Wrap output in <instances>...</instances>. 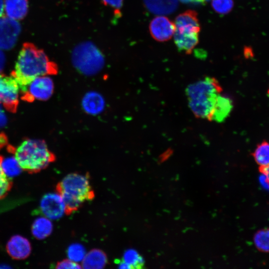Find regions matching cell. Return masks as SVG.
Wrapping results in <instances>:
<instances>
[{
	"label": "cell",
	"instance_id": "obj_1",
	"mask_svg": "<svg viewBox=\"0 0 269 269\" xmlns=\"http://www.w3.org/2000/svg\"><path fill=\"white\" fill-rule=\"evenodd\" d=\"M57 65L44 53L31 43H25L21 49L12 75L21 90L33 79L43 75L57 74Z\"/></svg>",
	"mask_w": 269,
	"mask_h": 269
},
{
	"label": "cell",
	"instance_id": "obj_2",
	"mask_svg": "<svg viewBox=\"0 0 269 269\" xmlns=\"http://www.w3.org/2000/svg\"><path fill=\"white\" fill-rule=\"evenodd\" d=\"M222 91L218 80L211 77L189 85L186 94L189 106L195 116L212 121L215 102Z\"/></svg>",
	"mask_w": 269,
	"mask_h": 269
},
{
	"label": "cell",
	"instance_id": "obj_3",
	"mask_svg": "<svg viewBox=\"0 0 269 269\" xmlns=\"http://www.w3.org/2000/svg\"><path fill=\"white\" fill-rule=\"evenodd\" d=\"M90 178L89 173H71L57 183L56 190L64 201L66 215H70L79 209L84 202L95 198Z\"/></svg>",
	"mask_w": 269,
	"mask_h": 269
},
{
	"label": "cell",
	"instance_id": "obj_4",
	"mask_svg": "<svg viewBox=\"0 0 269 269\" xmlns=\"http://www.w3.org/2000/svg\"><path fill=\"white\" fill-rule=\"evenodd\" d=\"M13 153L23 170L31 173L44 169L56 159L46 142L38 139L23 140Z\"/></svg>",
	"mask_w": 269,
	"mask_h": 269
},
{
	"label": "cell",
	"instance_id": "obj_5",
	"mask_svg": "<svg viewBox=\"0 0 269 269\" xmlns=\"http://www.w3.org/2000/svg\"><path fill=\"white\" fill-rule=\"evenodd\" d=\"M71 60L75 68L87 76L99 72L105 64L103 54L91 41L82 42L75 46L71 53Z\"/></svg>",
	"mask_w": 269,
	"mask_h": 269
},
{
	"label": "cell",
	"instance_id": "obj_6",
	"mask_svg": "<svg viewBox=\"0 0 269 269\" xmlns=\"http://www.w3.org/2000/svg\"><path fill=\"white\" fill-rule=\"evenodd\" d=\"M53 91V80L49 75H43L36 77L20 90V95L21 98L27 102L46 101L51 98Z\"/></svg>",
	"mask_w": 269,
	"mask_h": 269
},
{
	"label": "cell",
	"instance_id": "obj_7",
	"mask_svg": "<svg viewBox=\"0 0 269 269\" xmlns=\"http://www.w3.org/2000/svg\"><path fill=\"white\" fill-rule=\"evenodd\" d=\"M20 96L19 85L10 75L0 73V104L7 111L14 113L17 110Z\"/></svg>",
	"mask_w": 269,
	"mask_h": 269
},
{
	"label": "cell",
	"instance_id": "obj_8",
	"mask_svg": "<svg viewBox=\"0 0 269 269\" xmlns=\"http://www.w3.org/2000/svg\"><path fill=\"white\" fill-rule=\"evenodd\" d=\"M21 31V26L17 20L6 16L0 17V48L8 50L16 44Z\"/></svg>",
	"mask_w": 269,
	"mask_h": 269
},
{
	"label": "cell",
	"instance_id": "obj_9",
	"mask_svg": "<svg viewBox=\"0 0 269 269\" xmlns=\"http://www.w3.org/2000/svg\"><path fill=\"white\" fill-rule=\"evenodd\" d=\"M39 208L42 215L50 220H57L65 213V204L61 196L56 193H48L41 198Z\"/></svg>",
	"mask_w": 269,
	"mask_h": 269
},
{
	"label": "cell",
	"instance_id": "obj_10",
	"mask_svg": "<svg viewBox=\"0 0 269 269\" xmlns=\"http://www.w3.org/2000/svg\"><path fill=\"white\" fill-rule=\"evenodd\" d=\"M152 37L157 41L164 42L173 36L175 31V23L164 15H158L153 18L149 25Z\"/></svg>",
	"mask_w": 269,
	"mask_h": 269
},
{
	"label": "cell",
	"instance_id": "obj_11",
	"mask_svg": "<svg viewBox=\"0 0 269 269\" xmlns=\"http://www.w3.org/2000/svg\"><path fill=\"white\" fill-rule=\"evenodd\" d=\"M6 251L11 258L22 260L29 256L32 247L29 240L26 237L20 235H14L8 240Z\"/></svg>",
	"mask_w": 269,
	"mask_h": 269
},
{
	"label": "cell",
	"instance_id": "obj_12",
	"mask_svg": "<svg viewBox=\"0 0 269 269\" xmlns=\"http://www.w3.org/2000/svg\"><path fill=\"white\" fill-rule=\"evenodd\" d=\"M197 15L193 10H187L178 15L174 22L175 30L199 33L201 27Z\"/></svg>",
	"mask_w": 269,
	"mask_h": 269
},
{
	"label": "cell",
	"instance_id": "obj_13",
	"mask_svg": "<svg viewBox=\"0 0 269 269\" xmlns=\"http://www.w3.org/2000/svg\"><path fill=\"white\" fill-rule=\"evenodd\" d=\"M199 33L189 31H178L175 30L173 38L178 49L186 54H191L199 42Z\"/></svg>",
	"mask_w": 269,
	"mask_h": 269
},
{
	"label": "cell",
	"instance_id": "obj_14",
	"mask_svg": "<svg viewBox=\"0 0 269 269\" xmlns=\"http://www.w3.org/2000/svg\"><path fill=\"white\" fill-rule=\"evenodd\" d=\"M105 102L103 97L95 91L87 93L82 100V106L84 111L90 115H96L102 113L104 109Z\"/></svg>",
	"mask_w": 269,
	"mask_h": 269
},
{
	"label": "cell",
	"instance_id": "obj_15",
	"mask_svg": "<svg viewBox=\"0 0 269 269\" xmlns=\"http://www.w3.org/2000/svg\"><path fill=\"white\" fill-rule=\"evenodd\" d=\"M5 16L18 21L23 19L28 11L27 0H3Z\"/></svg>",
	"mask_w": 269,
	"mask_h": 269
},
{
	"label": "cell",
	"instance_id": "obj_16",
	"mask_svg": "<svg viewBox=\"0 0 269 269\" xmlns=\"http://www.w3.org/2000/svg\"><path fill=\"white\" fill-rule=\"evenodd\" d=\"M143 2L148 10L158 15L171 13L178 7V0H143Z\"/></svg>",
	"mask_w": 269,
	"mask_h": 269
},
{
	"label": "cell",
	"instance_id": "obj_17",
	"mask_svg": "<svg viewBox=\"0 0 269 269\" xmlns=\"http://www.w3.org/2000/svg\"><path fill=\"white\" fill-rule=\"evenodd\" d=\"M82 261V268L99 269L105 267L108 263V259L104 251L94 249L85 255Z\"/></svg>",
	"mask_w": 269,
	"mask_h": 269
},
{
	"label": "cell",
	"instance_id": "obj_18",
	"mask_svg": "<svg viewBox=\"0 0 269 269\" xmlns=\"http://www.w3.org/2000/svg\"><path fill=\"white\" fill-rule=\"evenodd\" d=\"M233 105L231 99L221 93L217 97L214 108L212 121L222 122L230 114Z\"/></svg>",
	"mask_w": 269,
	"mask_h": 269
},
{
	"label": "cell",
	"instance_id": "obj_19",
	"mask_svg": "<svg viewBox=\"0 0 269 269\" xmlns=\"http://www.w3.org/2000/svg\"><path fill=\"white\" fill-rule=\"evenodd\" d=\"M51 220L44 216L36 218L31 228L33 237L38 240H42L49 237L53 231V224Z\"/></svg>",
	"mask_w": 269,
	"mask_h": 269
},
{
	"label": "cell",
	"instance_id": "obj_20",
	"mask_svg": "<svg viewBox=\"0 0 269 269\" xmlns=\"http://www.w3.org/2000/svg\"><path fill=\"white\" fill-rule=\"evenodd\" d=\"M0 166L3 173L10 179L18 176L23 170L14 155L0 156Z\"/></svg>",
	"mask_w": 269,
	"mask_h": 269
},
{
	"label": "cell",
	"instance_id": "obj_21",
	"mask_svg": "<svg viewBox=\"0 0 269 269\" xmlns=\"http://www.w3.org/2000/svg\"><path fill=\"white\" fill-rule=\"evenodd\" d=\"M252 155L260 166L269 165V142L264 141L260 143Z\"/></svg>",
	"mask_w": 269,
	"mask_h": 269
},
{
	"label": "cell",
	"instance_id": "obj_22",
	"mask_svg": "<svg viewBox=\"0 0 269 269\" xmlns=\"http://www.w3.org/2000/svg\"><path fill=\"white\" fill-rule=\"evenodd\" d=\"M122 261L128 265L129 269H142L144 266L142 257L134 249L127 250Z\"/></svg>",
	"mask_w": 269,
	"mask_h": 269
},
{
	"label": "cell",
	"instance_id": "obj_23",
	"mask_svg": "<svg viewBox=\"0 0 269 269\" xmlns=\"http://www.w3.org/2000/svg\"><path fill=\"white\" fill-rule=\"evenodd\" d=\"M254 242L259 251L269 253V228L258 231L254 237Z\"/></svg>",
	"mask_w": 269,
	"mask_h": 269
},
{
	"label": "cell",
	"instance_id": "obj_24",
	"mask_svg": "<svg viewBox=\"0 0 269 269\" xmlns=\"http://www.w3.org/2000/svg\"><path fill=\"white\" fill-rule=\"evenodd\" d=\"M211 5L213 9L220 14L229 13L234 6L233 0H211Z\"/></svg>",
	"mask_w": 269,
	"mask_h": 269
},
{
	"label": "cell",
	"instance_id": "obj_25",
	"mask_svg": "<svg viewBox=\"0 0 269 269\" xmlns=\"http://www.w3.org/2000/svg\"><path fill=\"white\" fill-rule=\"evenodd\" d=\"M85 255V249L81 244H73L68 248V257L69 259L74 262L82 261Z\"/></svg>",
	"mask_w": 269,
	"mask_h": 269
},
{
	"label": "cell",
	"instance_id": "obj_26",
	"mask_svg": "<svg viewBox=\"0 0 269 269\" xmlns=\"http://www.w3.org/2000/svg\"><path fill=\"white\" fill-rule=\"evenodd\" d=\"M11 185V180L3 173L0 166V199L7 195Z\"/></svg>",
	"mask_w": 269,
	"mask_h": 269
},
{
	"label": "cell",
	"instance_id": "obj_27",
	"mask_svg": "<svg viewBox=\"0 0 269 269\" xmlns=\"http://www.w3.org/2000/svg\"><path fill=\"white\" fill-rule=\"evenodd\" d=\"M56 269H81V266L77 262L70 259H64L57 263Z\"/></svg>",
	"mask_w": 269,
	"mask_h": 269
},
{
	"label": "cell",
	"instance_id": "obj_28",
	"mask_svg": "<svg viewBox=\"0 0 269 269\" xmlns=\"http://www.w3.org/2000/svg\"><path fill=\"white\" fill-rule=\"evenodd\" d=\"M105 5L112 7L116 15L121 14L120 10L123 6V0H102Z\"/></svg>",
	"mask_w": 269,
	"mask_h": 269
},
{
	"label": "cell",
	"instance_id": "obj_29",
	"mask_svg": "<svg viewBox=\"0 0 269 269\" xmlns=\"http://www.w3.org/2000/svg\"><path fill=\"white\" fill-rule=\"evenodd\" d=\"M3 108H4L3 106L0 104V129L3 128L7 122V117Z\"/></svg>",
	"mask_w": 269,
	"mask_h": 269
},
{
	"label": "cell",
	"instance_id": "obj_30",
	"mask_svg": "<svg viewBox=\"0 0 269 269\" xmlns=\"http://www.w3.org/2000/svg\"><path fill=\"white\" fill-rule=\"evenodd\" d=\"M5 64V57L3 50L0 48V73L3 70Z\"/></svg>",
	"mask_w": 269,
	"mask_h": 269
},
{
	"label": "cell",
	"instance_id": "obj_31",
	"mask_svg": "<svg viewBox=\"0 0 269 269\" xmlns=\"http://www.w3.org/2000/svg\"><path fill=\"white\" fill-rule=\"evenodd\" d=\"M7 141L6 135L3 133H0V149L7 144Z\"/></svg>",
	"mask_w": 269,
	"mask_h": 269
},
{
	"label": "cell",
	"instance_id": "obj_32",
	"mask_svg": "<svg viewBox=\"0 0 269 269\" xmlns=\"http://www.w3.org/2000/svg\"><path fill=\"white\" fill-rule=\"evenodd\" d=\"M260 181L261 185L264 188L269 190V183L267 181L266 176L264 174L260 176Z\"/></svg>",
	"mask_w": 269,
	"mask_h": 269
},
{
	"label": "cell",
	"instance_id": "obj_33",
	"mask_svg": "<svg viewBox=\"0 0 269 269\" xmlns=\"http://www.w3.org/2000/svg\"><path fill=\"white\" fill-rule=\"evenodd\" d=\"M4 13V1L0 0V17L3 15Z\"/></svg>",
	"mask_w": 269,
	"mask_h": 269
},
{
	"label": "cell",
	"instance_id": "obj_34",
	"mask_svg": "<svg viewBox=\"0 0 269 269\" xmlns=\"http://www.w3.org/2000/svg\"><path fill=\"white\" fill-rule=\"evenodd\" d=\"M10 268L11 267L8 264L5 263L0 264V269H8Z\"/></svg>",
	"mask_w": 269,
	"mask_h": 269
},
{
	"label": "cell",
	"instance_id": "obj_35",
	"mask_svg": "<svg viewBox=\"0 0 269 269\" xmlns=\"http://www.w3.org/2000/svg\"><path fill=\"white\" fill-rule=\"evenodd\" d=\"M211 0H195L194 3L204 4Z\"/></svg>",
	"mask_w": 269,
	"mask_h": 269
},
{
	"label": "cell",
	"instance_id": "obj_36",
	"mask_svg": "<svg viewBox=\"0 0 269 269\" xmlns=\"http://www.w3.org/2000/svg\"><path fill=\"white\" fill-rule=\"evenodd\" d=\"M180 2L184 3H191L194 2L195 1V0H179Z\"/></svg>",
	"mask_w": 269,
	"mask_h": 269
},
{
	"label": "cell",
	"instance_id": "obj_37",
	"mask_svg": "<svg viewBox=\"0 0 269 269\" xmlns=\"http://www.w3.org/2000/svg\"><path fill=\"white\" fill-rule=\"evenodd\" d=\"M268 94L269 95V89L268 91Z\"/></svg>",
	"mask_w": 269,
	"mask_h": 269
}]
</instances>
